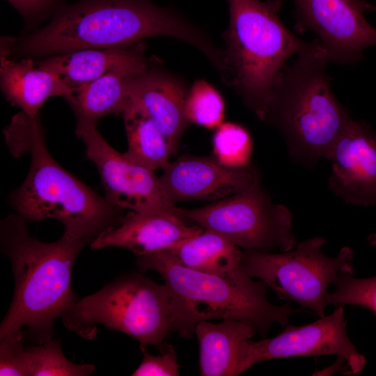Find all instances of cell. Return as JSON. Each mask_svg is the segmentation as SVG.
I'll use <instances>...</instances> for the list:
<instances>
[{
    "instance_id": "cell-30",
    "label": "cell",
    "mask_w": 376,
    "mask_h": 376,
    "mask_svg": "<svg viewBox=\"0 0 376 376\" xmlns=\"http://www.w3.org/2000/svg\"><path fill=\"white\" fill-rule=\"evenodd\" d=\"M368 240L371 245L376 246V233L370 235Z\"/></svg>"
},
{
    "instance_id": "cell-13",
    "label": "cell",
    "mask_w": 376,
    "mask_h": 376,
    "mask_svg": "<svg viewBox=\"0 0 376 376\" xmlns=\"http://www.w3.org/2000/svg\"><path fill=\"white\" fill-rule=\"evenodd\" d=\"M329 188L346 203L376 205V132L365 121L350 120L327 158Z\"/></svg>"
},
{
    "instance_id": "cell-24",
    "label": "cell",
    "mask_w": 376,
    "mask_h": 376,
    "mask_svg": "<svg viewBox=\"0 0 376 376\" xmlns=\"http://www.w3.org/2000/svg\"><path fill=\"white\" fill-rule=\"evenodd\" d=\"M224 101L219 91L205 80L194 82L188 91L185 113L189 122L206 128H217L222 123Z\"/></svg>"
},
{
    "instance_id": "cell-9",
    "label": "cell",
    "mask_w": 376,
    "mask_h": 376,
    "mask_svg": "<svg viewBox=\"0 0 376 376\" xmlns=\"http://www.w3.org/2000/svg\"><path fill=\"white\" fill-rule=\"evenodd\" d=\"M185 220L212 230L244 251L263 253L293 249V216L283 205L274 204L258 180L251 187L201 207H178Z\"/></svg>"
},
{
    "instance_id": "cell-17",
    "label": "cell",
    "mask_w": 376,
    "mask_h": 376,
    "mask_svg": "<svg viewBox=\"0 0 376 376\" xmlns=\"http://www.w3.org/2000/svg\"><path fill=\"white\" fill-rule=\"evenodd\" d=\"M142 43L106 49H85L47 56L38 66L54 72L72 88L110 72L139 73L150 65Z\"/></svg>"
},
{
    "instance_id": "cell-1",
    "label": "cell",
    "mask_w": 376,
    "mask_h": 376,
    "mask_svg": "<svg viewBox=\"0 0 376 376\" xmlns=\"http://www.w3.org/2000/svg\"><path fill=\"white\" fill-rule=\"evenodd\" d=\"M158 36L189 43L211 63L221 58V49L205 32L150 0H80L61 6L52 21L24 39L20 49L26 55L49 56L130 46Z\"/></svg>"
},
{
    "instance_id": "cell-2",
    "label": "cell",
    "mask_w": 376,
    "mask_h": 376,
    "mask_svg": "<svg viewBox=\"0 0 376 376\" xmlns=\"http://www.w3.org/2000/svg\"><path fill=\"white\" fill-rule=\"evenodd\" d=\"M6 143L14 156L28 153L29 173L10 195L16 214L31 221L53 219L64 226V234L91 242L118 226L123 209L97 194L63 168L49 152L39 114L31 118L22 111L4 128Z\"/></svg>"
},
{
    "instance_id": "cell-12",
    "label": "cell",
    "mask_w": 376,
    "mask_h": 376,
    "mask_svg": "<svg viewBox=\"0 0 376 376\" xmlns=\"http://www.w3.org/2000/svg\"><path fill=\"white\" fill-rule=\"evenodd\" d=\"M323 355L344 358L350 375L359 373L366 364V358L347 336L343 306H336L332 313L307 324L296 327L288 324L273 338L249 340L243 371L257 363L270 359Z\"/></svg>"
},
{
    "instance_id": "cell-19",
    "label": "cell",
    "mask_w": 376,
    "mask_h": 376,
    "mask_svg": "<svg viewBox=\"0 0 376 376\" xmlns=\"http://www.w3.org/2000/svg\"><path fill=\"white\" fill-rule=\"evenodd\" d=\"M1 88L8 100L31 118L51 97L68 96L73 88L60 75L35 67L31 59L16 62L1 56Z\"/></svg>"
},
{
    "instance_id": "cell-15",
    "label": "cell",
    "mask_w": 376,
    "mask_h": 376,
    "mask_svg": "<svg viewBox=\"0 0 376 376\" xmlns=\"http://www.w3.org/2000/svg\"><path fill=\"white\" fill-rule=\"evenodd\" d=\"M130 100L139 104L165 136L175 155L189 121L185 113L188 89L176 76L150 64L133 75L128 84Z\"/></svg>"
},
{
    "instance_id": "cell-5",
    "label": "cell",
    "mask_w": 376,
    "mask_h": 376,
    "mask_svg": "<svg viewBox=\"0 0 376 376\" xmlns=\"http://www.w3.org/2000/svg\"><path fill=\"white\" fill-rule=\"evenodd\" d=\"M329 62L318 38L307 42L279 72L265 119L282 134L292 159L308 167L327 158L352 118L331 90Z\"/></svg>"
},
{
    "instance_id": "cell-10",
    "label": "cell",
    "mask_w": 376,
    "mask_h": 376,
    "mask_svg": "<svg viewBox=\"0 0 376 376\" xmlns=\"http://www.w3.org/2000/svg\"><path fill=\"white\" fill-rule=\"evenodd\" d=\"M75 134L84 143L86 158L97 168L109 201L136 212H178V207L166 196L155 171L114 149L96 126Z\"/></svg>"
},
{
    "instance_id": "cell-11",
    "label": "cell",
    "mask_w": 376,
    "mask_h": 376,
    "mask_svg": "<svg viewBox=\"0 0 376 376\" xmlns=\"http://www.w3.org/2000/svg\"><path fill=\"white\" fill-rule=\"evenodd\" d=\"M285 1V0H284ZM295 30L315 33L329 60L350 65L363 57L365 48L376 45V29L364 15L373 5L364 0H292Z\"/></svg>"
},
{
    "instance_id": "cell-25",
    "label": "cell",
    "mask_w": 376,
    "mask_h": 376,
    "mask_svg": "<svg viewBox=\"0 0 376 376\" xmlns=\"http://www.w3.org/2000/svg\"><path fill=\"white\" fill-rule=\"evenodd\" d=\"M214 157L228 167L249 165L252 143L249 132L234 123H222L215 130L212 139Z\"/></svg>"
},
{
    "instance_id": "cell-8",
    "label": "cell",
    "mask_w": 376,
    "mask_h": 376,
    "mask_svg": "<svg viewBox=\"0 0 376 376\" xmlns=\"http://www.w3.org/2000/svg\"><path fill=\"white\" fill-rule=\"evenodd\" d=\"M325 242L324 238L316 237L285 252L242 251L240 266L279 299L296 302L322 317L329 285L340 272L354 273L353 251L343 246L336 256L330 257L322 250Z\"/></svg>"
},
{
    "instance_id": "cell-21",
    "label": "cell",
    "mask_w": 376,
    "mask_h": 376,
    "mask_svg": "<svg viewBox=\"0 0 376 376\" xmlns=\"http://www.w3.org/2000/svg\"><path fill=\"white\" fill-rule=\"evenodd\" d=\"M185 266L203 272L225 274L240 267L242 249L209 229L169 249Z\"/></svg>"
},
{
    "instance_id": "cell-22",
    "label": "cell",
    "mask_w": 376,
    "mask_h": 376,
    "mask_svg": "<svg viewBox=\"0 0 376 376\" xmlns=\"http://www.w3.org/2000/svg\"><path fill=\"white\" fill-rule=\"evenodd\" d=\"M122 114L128 145L125 154L155 171L164 169L171 155L168 141L157 125L131 100Z\"/></svg>"
},
{
    "instance_id": "cell-23",
    "label": "cell",
    "mask_w": 376,
    "mask_h": 376,
    "mask_svg": "<svg viewBox=\"0 0 376 376\" xmlns=\"http://www.w3.org/2000/svg\"><path fill=\"white\" fill-rule=\"evenodd\" d=\"M29 376H88L93 364H76L64 355L61 340L50 339L26 347Z\"/></svg>"
},
{
    "instance_id": "cell-14",
    "label": "cell",
    "mask_w": 376,
    "mask_h": 376,
    "mask_svg": "<svg viewBox=\"0 0 376 376\" xmlns=\"http://www.w3.org/2000/svg\"><path fill=\"white\" fill-rule=\"evenodd\" d=\"M163 170L159 180L174 205L186 201L214 202L244 191L260 180L253 166L228 167L214 157L181 156Z\"/></svg>"
},
{
    "instance_id": "cell-7",
    "label": "cell",
    "mask_w": 376,
    "mask_h": 376,
    "mask_svg": "<svg viewBox=\"0 0 376 376\" xmlns=\"http://www.w3.org/2000/svg\"><path fill=\"white\" fill-rule=\"evenodd\" d=\"M176 315L174 295L166 284L141 274H129L97 292L78 297L61 315L65 327L94 340L97 327L119 331L140 343L160 348L173 333Z\"/></svg>"
},
{
    "instance_id": "cell-29",
    "label": "cell",
    "mask_w": 376,
    "mask_h": 376,
    "mask_svg": "<svg viewBox=\"0 0 376 376\" xmlns=\"http://www.w3.org/2000/svg\"><path fill=\"white\" fill-rule=\"evenodd\" d=\"M25 19H35L58 8L62 0H6Z\"/></svg>"
},
{
    "instance_id": "cell-16",
    "label": "cell",
    "mask_w": 376,
    "mask_h": 376,
    "mask_svg": "<svg viewBox=\"0 0 376 376\" xmlns=\"http://www.w3.org/2000/svg\"><path fill=\"white\" fill-rule=\"evenodd\" d=\"M199 226H189L178 212H130L116 227L100 235L91 244V249L121 247L136 256L169 249L201 233Z\"/></svg>"
},
{
    "instance_id": "cell-28",
    "label": "cell",
    "mask_w": 376,
    "mask_h": 376,
    "mask_svg": "<svg viewBox=\"0 0 376 376\" xmlns=\"http://www.w3.org/2000/svg\"><path fill=\"white\" fill-rule=\"evenodd\" d=\"M159 349L161 354L155 356L147 352L146 346L140 345L142 361L132 375L178 376L180 366L173 347L169 343H164Z\"/></svg>"
},
{
    "instance_id": "cell-18",
    "label": "cell",
    "mask_w": 376,
    "mask_h": 376,
    "mask_svg": "<svg viewBox=\"0 0 376 376\" xmlns=\"http://www.w3.org/2000/svg\"><path fill=\"white\" fill-rule=\"evenodd\" d=\"M199 344L200 375L235 376L243 371L247 343L256 330L244 322L225 319L219 323L207 320L195 327Z\"/></svg>"
},
{
    "instance_id": "cell-4",
    "label": "cell",
    "mask_w": 376,
    "mask_h": 376,
    "mask_svg": "<svg viewBox=\"0 0 376 376\" xmlns=\"http://www.w3.org/2000/svg\"><path fill=\"white\" fill-rule=\"evenodd\" d=\"M136 264L141 272H157L171 290L176 302L173 332L182 338H191L201 321L230 319L251 325L265 338L273 323L285 327L291 315L305 312L292 308L290 302L270 303L267 285L241 266L225 274L205 273L185 266L169 250L136 256Z\"/></svg>"
},
{
    "instance_id": "cell-6",
    "label": "cell",
    "mask_w": 376,
    "mask_h": 376,
    "mask_svg": "<svg viewBox=\"0 0 376 376\" xmlns=\"http://www.w3.org/2000/svg\"><path fill=\"white\" fill-rule=\"evenodd\" d=\"M230 21L224 38L234 86L265 121L276 78L287 61L307 44L279 17L284 0H227Z\"/></svg>"
},
{
    "instance_id": "cell-20",
    "label": "cell",
    "mask_w": 376,
    "mask_h": 376,
    "mask_svg": "<svg viewBox=\"0 0 376 376\" xmlns=\"http://www.w3.org/2000/svg\"><path fill=\"white\" fill-rule=\"evenodd\" d=\"M135 74L110 72L74 87L65 98L75 116V132L96 126L108 114H122L130 102L129 80Z\"/></svg>"
},
{
    "instance_id": "cell-27",
    "label": "cell",
    "mask_w": 376,
    "mask_h": 376,
    "mask_svg": "<svg viewBox=\"0 0 376 376\" xmlns=\"http://www.w3.org/2000/svg\"><path fill=\"white\" fill-rule=\"evenodd\" d=\"M24 334L21 330L0 338L1 376H29Z\"/></svg>"
},
{
    "instance_id": "cell-26",
    "label": "cell",
    "mask_w": 376,
    "mask_h": 376,
    "mask_svg": "<svg viewBox=\"0 0 376 376\" xmlns=\"http://www.w3.org/2000/svg\"><path fill=\"white\" fill-rule=\"evenodd\" d=\"M332 285L334 290L329 292L327 306H358L368 308L376 315V276L360 279L340 272Z\"/></svg>"
},
{
    "instance_id": "cell-3",
    "label": "cell",
    "mask_w": 376,
    "mask_h": 376,
    "mask_svg": "<svg viewBox=\"0 0 376 376\" xmlns=\"http://www.w3.org/2000/svg\"><path fill=\"white\" fill-rule=\"evenodd\" d=\"M29 223L17 214L1 221V249L10 262L15 288L0 338L26 327L31 340L41 344L53 338L55 320L77 298L72 288V267L90 243L64 233L54 242H44L29 234Z\"/></svg>"
}]
</instances>
